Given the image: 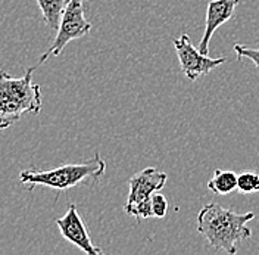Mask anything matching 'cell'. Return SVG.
<instances>
[{"label":"cell","instance_id":"cell-2","mask_svg":"<svg viewBox=\"0 0 259 255\" xmlns=\"http://www.w3.org/2000/svg\"><path fill=\"white\" fill-rule=\"evenodd\" d=\"M35 66L27 68L22 77L0 71V130L14 126L25 114L41 112V89L32 81Z\"/></svg>","mask_w":259,"mask_h":255},{"label":"cell","instance_id":"cell-13","mask_svg":"<svg viewBox=\"0 0 259 255\" xmlns=\"http://www.w3.org/2000/svg\"><path fill=\"white\" fill-rule=\"evenodd\" d=\"M234 50H236L239 59L247 58V59H250V61L255 64V66L259 69V49L249 48V46H244V45L237 43V45H234Z\"/></svg>","mask_w":259,"mask_h":255},{"label":"cell","instance_id":"cell-5","mask_svg":"<svg viewBox=\"0 0 259 255\" xmlns=\"http://www.w3.org/2000/svg\"><path fill=\"white\" fill-rule=\"evenodd\" d=\"M172 43L177 52L181 71L190 81L197 80L202 76H208L210 71L227 62V58L212 59L208 55H203L199 48H194L187 34H183L180 39L172 40Z\"/></svg>","mask_w":259,"mask_h":255},{"label":"cell","instance_id":"cell-7","mask_svg":"<svg viewBox=\"0 0 259 255\" xmlns=\"http://www.w3.org/2000/svg\"><path fill=\"white\" fill-rule=\"evenodd\" d=\"M166 178L168 175L155 167H147L140 173L133 175L128 180L130 193L124 211L128 214L136 205L149 199L155 192L161 191L166 183Z\"/></svg>","mask_w":259,"mask_h":255},{"label":"cell","instance_id":"cell-1","mask_svg":"<svg viewBox=\"0 0 259 255\" xmlns=\"http://www.w3.org/2000/svg\"><path fill=\"white\" fill-rule=\"evenodd\" d=\"M255 212L237 214L218 204H208L197 214V232L215 249L234 255L243 240L252 236L247 223L255 220Z\"/></svg>","mask_w":259,"mask_h":255},{"label":"cell","instance_id":"cell-8","mask_svg":"<svg viewBox=\"0 0 259 255\" xmlns=\"http://www.w3.org/2000/svg\"><path fill=\"white\" fill-rule=\"evenodd\" d=\"M240 2L242 0H212L208 3L205 31L197 46L203 55H209V42L213 32L234 16L236 8L239 6Z\"/></svg>","mask_w":259,"mask_h":255},{"label":"cell","instance_id":"cell-12","mask_svg":"<svg viewBox=\"0 0 259 255\" xmlns=\"http://www.w3.org/2000/svg\"><path fill=\"white\" fill-rule=\"evenodd\" d=\"M150 204H152V211H153V217L156 218H163L168 212V201L166 198L159 193V192H155L152 196H150Z\"/></svg>","mask_w":259,"mask_h":255},{"label":"cell","instance_id":"cell-11","mask_svg":"<svg viewBox=\"0 0 259 255\" xmlns=\"http://www.w3.org/2000/svg\"><path fill=\"white\" fill-rule=\"evenodd\" d=\"M237 191L240 193L259 192V174L256 171H243L237 174Z\"/></svg>","mask_w":259,"mask_h":255},{"label":"cell","instance_id":"cell-9","mask_svg":"<svg viewBox=\"0 0 259 255\" xmlns=\"http://www.w3.org/2000/svg\"><path fill=\"white\" fill-rule=\"evenodd\" d=\"M69 0H37V5L41 11L43 21L49 28L58 31L61 18Z\"/></svg>","mask_w":259,"mask_h":255},{"label":"cell","instance_id":"cell-3","mask_svg":"<svg viewBox=\"0 0 259 255\" xmlns=\"http://www.w3.org/2000/svg\"><path fill=\"white\" fill-rule=\"evenodd\" d=\"M105 171L106 162L102 160L100 154L96 152L92 160L78 164H65L52 170H22L19 173V181L28 191H32L35 186H46L58 192H64L84 181L96 183L105 174Z\"/></svg>","mask_w":259,"mask_h":255},{"label":"cell","instance_id":"cell-6","mask_svg":"<svg viewBox=\"0 0 259 255\" xmlns=\"http://www.w3.org/2000/svg\"><path fill=\"white\" fill-rule=\"evenodd\" d=\"M55 223L59 227V232L65 239L80 248L82 252L89 255H103V251L97 248L90 238L87 226L82 222L75 204H69L66 214L55 218Z\"/></svg>","mask_w":259,"mask_h":255},{"label":"cell","instance_id":"cell-4","mask_svg":"<svg viewBox=\"0 0 259 255\" xmlns=\"http://www.w3.org/2000/svg\"><path fill=\"white\" fill-rule=\"evenodd\" d=\"M90 30H92V22L85 18L84 14V2L69 0L61 18L56 37L50 45V48L40 56L38 64H45L50 56H59L68 43L87 35Z\"/></svg>","mask_w":259,"mask_h":255},{"label":"cell","instance_id":"cell-10","mask_svg":"<svg viewBox=\"0 0 259 255\" xmlns=\"http://www.w3.org/2000/svg\"><path fill=\"white\" fill-rule=\"evenodd\" d=\"M208 189L215 195H228L237 189V174L230 170H215L208 181Z\"/></svg>","mask_w":259,"mask_h":255}]
</instances>
